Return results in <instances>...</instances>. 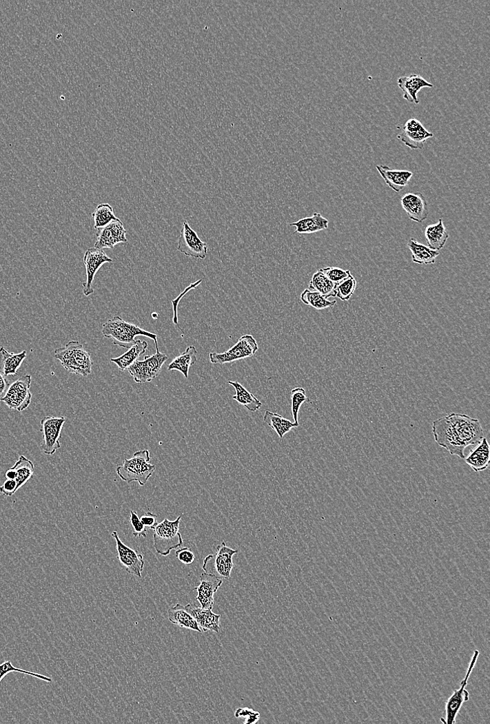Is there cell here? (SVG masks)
<instances>
[{"label":"cell","instance_id":"obj_38","mask_svg":"<svg viewBox=\"0 0 490 724\" xmlns=\"http://www.w3.org/2000/svg\"><path fill=\"white\" fill-rule=\"evenodd\" d=\"M357 287V281L352 276L336 285V297L342 301H348L354 296Z\"/></svg>","mask_w":490,"mask_h":724},{"label":"cell","instance_id":"obj_6","mask_svg":"<svg viewBox=\"0 0 490 724\" xmlns=\"http://www.w3.org/2000/svg\"><path fill=\"white\" fill-rule=\"evenodd\" d=\"M168 359L167 355L158 350L156 354L145 357L143 361H136L127 371L136 383L150 382L159 376Z\"/></svg>","mask_w":490,"mask_h":724},{"label":"cell","instance_id":"obj_9","mask_svg":"<svg viewBox=\"0 0 490 724\" xmlns=\"http://www.w3.org/2000/svg\"><path fill=\"white\" fill-rule=\"evenodd\" d=\"M258 351V345L253 336L246 335L229 350L223 353H210V361L215 364L234 362L253 357Z\"/></svg>","mask_w":490,"mask_h":724},{"label":"cell","instance_id":"obj_36","mask_svg":"<svg viewBox=\"0 0 490 724\" xmlns=\"http://www.w3.org/2000/svg\"><path fill=\"white\" fill-rule=\"evenodd\" d=\"M306 391L302 387H296L292 391V411L296 424H299V413L304 404L309 403Z\"/></svg>","mask_w":490,"mask_h":724},{"label":"cell","instance_id":"obj_21","mask_svg":"<svg viewBox=\"0 0 490 724\" xmlns=\"http://www.w3.org/2000/svg\"><path fill=\"white\" fill-rule=\"evenodd\" d=\"M464 459L466 464L476 473L487 470L490 459L489 444L487 438L484 437Z\"/></svg>","mask_w":490,"mask_h":724},{"label":"cell","instance_id":"obj_8","mask_svg":"<svg viewBox=\"0 0 490 724\" xmlns=\"http://www.w3.org/2000/svg\"><path fill=\"white\" fill-rule=\"evenodd\" d=\"M238 550L228 547L225 541L217 548L216 555H210L203 560V570L224 579H229L234 568L233 557Z\"/></svg>","mask_w":490,"mask_h":724},{"label":"cell","instance_id":"obj_14","mask_svg":"<svg viewBox=\"0 0 490 724\" xmlns=\"http://www.w3.org/2000/svg\"><path fill=\"white\" fill-rule=\"evenodd\" d=\"M112 537L116 541L117 559L120 564L127 573L142 577L145 565L143 555L125 545L121 541L117 532H113Z\"/></svg>","mask_w":490,"mask_h":724},{"label":"cell","instance_id":"obj_18","mask_svg":"<svg viewBox=\"0 0 490 724\" xmlns=\"http://www.w3.org/2000/svg\"><path fill=\"white\" fill-rule=\"evenodd\" d=\"M126 234L127 231L121 220L113 222L108 226L98 229L96 233L97 240L94 244V248L99 249L105 248L114 249L115 245L127 242Z\"/></svg>","mask_w":490,"mask_h":724},{"label":"cell","instance_id":"obj_24","mask_svg":"<svg viewBox=\"0 0 490 724\" xmlns=\"http://www.w3.org/2000/svg\"><path fill=\"white\" fill-rule=\"evenodd\" d=\"M26 358V351L14 353H10L4 347H0V373L6 377L18 375V370Z\"/></svg>","mask_w":490,"mask_h":724},{"label":"cell","instance_id":"obj_30","mask_svg":"<svg viewBox=\"0 0 490 724\" xmlns=\"http://www.w3.org/2000/svg\"><path fill=\"white\" fill-rule=\"evenodd\" d=\"M263 422L276 433L280 439H283L285 435L289 433L292 428L300 426V424L292 422L284 418L282 415L268 411H265Z\"/></svg>","mask_w":490,"mask_h":724},{"label":"cell","instance_id":"obj_17","mask_svg":"<svg viewBox=\"0 0 490 724\" xmlns=\"http://www.w3.org/2000/svg\"><path fill=\"white\" fill-rule=\"evenodd\" d=\"M401 206L409 218L422 223L429 218V211L425 196L421 192L407 193L400 200Z\"/></svg>","mask_w":490,"mask_h":724},{"label":"cell","instance_id":"obj_33","mask_svg":"<svg viewBox=\"0 0 490 724\" xmlns=\"http://www.w3.org/2000/svg\"><path fill=\"white\" fill-rule=\"evenodd\" d=\"M13 468L16 472L15 481L17 483V488L19 490L32 477L34 473V465L32 462L25 455H21L18 462L14 466Z\"/></svg>","mask_w":490,"mask_h":724},{"label":"cell","instance_id":"obj_1","mask_svg":"<svg viewBox=\"0 0 490 724\" xmlns=\"http://www.w3.org/2000/svg\"><path fill=\"white\" fill-rule=\"evenodd\" d=\"M436 443L452 455L464 459L466 448L477 444L484 437V431L476 419L452 413L433 422Z\"/></svg>","mask_w":490,"mask_h":724},{"label":"cell","instance_id":"obj_25","mask_svg":"<svg viewBox=\"0 0 490 724\" xmlns=\"http://www.w3.org/2000/svg\"><path fill=\"white\" fill-rule=\"evenodd\" d=\"M147 349L148 343L147 342L136 340L126 353L119 358L111 359L110 361L114 363L120 371H125L137 361L139 357L143 355Z\"/></svg>","mask_w":490,"mask_h":724},{"label":"cell","instance_id":"obj_44","mask_svg":"<svg viewBox=\"0 0 490 724\" xmlns=\"http://www.w3.org/2000/svg\"><path fill=\"white\" fill-rule=\"evenodd\" d=\"M158 515L151 512H147L143 516L140 518V520L146 526L147 528L154 529L158 524Z\"/></svg>","mask_w":490,"mask_h":724},{"label":"cell","instance_id":"obj_11","mask_svg":"<svg viewBox=\"0 0 490 724\" xmlns=\"http://www.w3.org/2000/svg\"><path fill=\"white\" fill-rule=\"evenodd\" d=\"M65 418L47 416L41 421L43 440L41 448L48 455H53L61 447L60 437Z\"/></svg>","mask_w":490,"mask_h":724},{"label":"cell","instance_id":"obj_5","mask_svg":"<svg viewBox=\"0 0 490 724\" xmlns=\"http://www.w3.org/2000/svg\"><path fill=\"white\" fill-rule=\"evenodd\" d=\"M183 514L175 520L165 518L153 529L154 546L158 554L167 557L174 550L183 546V540L180 533V523Z\"/></svg>","mask_w":490,"mask_h":724},{"label":"cell","instance_id":"obj_39","mask_svg":"<svg viewBox=\"0 0 490 724\" xmlns=\"http://www.w3.org/2000/svg\"><path fill=\"white\" fill-rule=\"evenodd\" d=\"M319 271L322 272L328 280L336 285L352 276L351 271H345L336 267H327Z\"/></svg>","mask_w":490,"mask_h":724},{"label":"cell","instance_id":"obj_20","mask_svg":"<svg viewBox=\"0 0 490 724\" xmlns=\"http://www.w3.org/2000/svg\"><path fill=\"white\" fill-rule=\"evenodd\" d=\"M185 608L202 631H213L217 633L220 632L221 615L214 614L212 610L203 609L195 604H188Z\"/></svg>","mask_w":490,"mask_h":724},{"label":"cell","instance_id":"obj_16","mask_svg":"<svg viewBox=\"0 0 490 724\" xmlns=\"http://www.w3.org/2000/svg\"><path fill=\"white\" fill-rule=\"evenodd\" d=\"M223 583V578L211 573L203 572L200 576V583L194 590L197 592L196 600L201 608L212 610L214 595Z\"/></svg>","mask_w":490,"mask_h":724},{"label":"cell","instance_id":"obj_28","mask_svg":"<svg viewBox=\"0 0 490 724\" xmlns=\"http://www.w3.org/2000/svg\"><path fill=\"white\" fill-rule=\"evenodd\" d=\"M169 621L183 628L201 632L202 630L196 621L187 611L185 608L180 604L170 608L168 611Z\"/></svg>","mask_w":490,"mask_h":724},{"label":"cell","instance_id":"obj_41","mask_svg":"<svg viewBox=\"0 0 490 724\" xmlns=\"http://www.w3.org/2000/svg\"><path fill=\"white\" fill-rule=\"evenodd\" d=\"M176 557L177 559L185 565H190L195 561V555L192 550L185 547L180 548L176 551Z\"/></svg>","mask_w":490,"mask_h":724},{"label":"cell","instance_id":"obj_32","mask_svg":"<svg viewBox=\"0 0 490 724\" xmlns=\"http://www.w3.org/2000/svg\"><path fill=\"white\" fill-rule=\"evenodd\" d=\"M336 285L328 280L322 272L318 271L312 277L309 289L320 293L327 299L336 297Z\"/></svg>","mask_w":490,"mask_h":724},{"label":"cell","instance_id":"obj_10","mask_svg":"<svg viewBox=\"0 0 490 724\" xmlns=\"http://www.w3.org/2000/svg\"><path fill=\"white\" fill-rule=\"evenodd\" d=\"M480 652L476 650L473 652L471 661H470L469 666L468 668L466 676L461 682L460 687L456 690L453 694L448 699L446 704V718H442L441 721L447 724H453L456 723V717L460 711L462 705L465 702L469 700V693L466 690L467 686L468 680L473 672L477 661Z\"/></svg>","mask_w":490,"mask_h":724},{"label":"cell","instance_id":"obj_13","mask_svg":"<svg viewBox=\"0 0 490 724\" xmlns=\"http://www.w3.org/2000/svg\"><path fill=\"white\" fill-rule=\"evenodd\" d=\"M177 249L187 256L205 259L208 247L190 227L188 223L185 221L178 237Z\"/></svg>","mask_w":490,"mask_h":724},{"label":"cell","instance_id":"obj_29","mask_svg":"<svg viewBox=\"0 0 490 724\" xmlns=\"http://www.w3.org/2000/svg\"><path fill=\"white\" fill-rule=\"evenodd\" d=\"M228 383L236 389V393L232 399L247 410L255 413L262 407V403L240 382L228 381Z\"/></svg>","mask_w":490,"mask_h":724},{"label":"cell","instance_id":"obj_15","mask_svg":"<svg viewBox=\"0 0 490 724\" xmlns=\"http://www.w3.org/2000/svg\"><path fill=\"white\" fill-rule=\"evenodd\" d=\"M112 262L113 259L109 257L103 249L94 247L87 249L84 256L87 280L83 284V294L86 297H89L94 293L93 283L99 271L105 263Z\"/></svg>","mask_w":490,"mask_h":724},{"label":"cell","instance_id":"obj_46","mask_svg":"<svg viewBox=\"0 0 490 724\" xmlns=\"http://www.w3.org/2000/svg\"><path fill=\"white\" fill-rule=\"evenodd\" d=\"M254 712H255V711L252 710V709L241 707V708H238L236 711L235 716L237 718H239V717H245V718H246L247 716L251 715L252 714H253Z\"/></svg>","mask_w":490,"mask_h":724},{"label":"cell","instance_id":"obj_31","mask_svg":"<svg viewBox=\"0 0 490 724\" xmlns=\"http://www.w3.org/2000/svg\"><path fill=\"white\" fill-rule=\"evenodd\" d=\"M197 351L194 347H187L186 351L176 357L168 366L169 371H180L185 378H188L190 368L197 361Z\"/></svg>","mask_w":490,"mask_h":724},{"label":"cell","instance_id":"obj_22","mask_svg":"<svg viewBox=\"0 0 490 724\" xmlns=\"http://www.w3.org/2000/svg\"><path fill=\"white\" fill-rule=\"evenodd\" d=\"M376 169L386 184L396 192L406 187L413 176L410 171L392 169L386 165H377Z\"/></svg>","mask_w":490,"mask_h":724},{"label":"cell","instance_id":"obj_37","mask_svg":"<svg viewBox=\"0 0 490 724\" xmlns=\"http://www.w3.org/2000/svg\"><path fill=\"white\" fill-rule=\"evenodd\" d=\"M13 672H17V673L28 675V676H32V677H34L35 679H37L39 680H41V681H43L47 682V683H52V679L50 677L46 676L45 675H43V674H41L34 673V672H29V671H26V670H21V669L17 668H16V667H14L13 665V664H12V663L11 661H8L4 662L2 664H0V683H1L3 680L9 674H11V673H13Z\"/></svg>","mask_w":490,"mask_h":724},{"label":"cell","instance_id":"obj_42","mask_svg":"<svg viewBox=\"0 0 490 724\" xmlns=\"http://www.w3.org/2000/svg\"><path fill=\"white\" fill-rule=\"evenodd\" d=\"M201 282H202V280H198V281L195 282L194 283H192V284H191V285H190L189 287H187V288H186V289H185V291H184L183 292H182V293H181V294L179 295V296H178V298H177L176 299H175V300H172V304H173V309H174V318H173V322H174V324H175L176 325L178 326V316H177V312H178V311H177V307H178V302H180V300H181V298H183V296H185V294H186L187 293H188V292H189L190 291H191V290L195 289H196V287H197L198 286H199V285H200V284H201Z\"/></svg>","mask_w":490,"mask_h":724},{"label":"cell","instance_id":"obj_40","mask_svg":"<svg viewBox=\"0 0 490 724\" xmlns=\"http://www.w3.org/2000/svg\"><path fill=\"white\" fill-rule=\"evenodd\" d=\"M130 521L133 528L132 535L134 537L146 539L147 537V528L140 520L136 512L134 510L130 511Z\"/></svg>","mask_w":490,"mask_h":724},{"label":"cell","instance_id":"obj_35","mask_svg":"<svg viewBox=\"0 0 490 724\" xmlns=\"http://www.w3.org/2000/svg\"><path fill=\"white\" fill-rule=\"evenodd\" d=\"M300 299L304 304L317 310L330 308L336 304V300L329 301L320 293L309 289H306L302 293Z\"/></svg>","mask_w":490,"mask_h":724},{"label":"cell","instance_id":"obj_2","mask_svg":"<svg viewBox=\"0 0 490 724\" xmlns=\"http://www.w3.org/2000/svg\"><path fill=\"white\" fill-rule=\"evenodd\" d=\"M104 338L112 339L113 344L129 349L135 342V338L143 336L153 340L156 351L159 350L157 335L143 330L138 325L127 322L120 316H114L102 325Z\"/></svg>","mask_w":490,"mask_h":724},{"label":"cell","instance_id":"obj_27","mask_svg":"<svg viewBox=\"0 0 490 724\" xmlns=\"http://www.w3.org/2000/svg\"><path fill=\"white\" fill-rule=\"evenodd\" d=\"M290 226L296 227L295 231L296 234H312L328 229L329 221L321 214L315 213L312 217L302 218L290 224Z\"/></svg>","mask_w":490,"mask_h":724},{"label":"cell","instance_id":"obj_45","mask_svg":"<svg viewBox=\"0 0 490 724\" xmlns=\"http://www.w3.org/2000/svg\"><path fill=\"white\" fill-rule=\"evenodd\" d=\"M10 383L7 377L2 373H0V402L5 397Z\"/></svg>","mask_w":490,"mask_h":724},{"label":"cell","instance_id":"obj_34","mask_svg":"<svg viewBox=\"0 0 490 724\" xmlns=\"http://www.w3.org/2000/svg\"><path fill=\"white\" fill-rule=\"evenodd\" d=\"M94 221V229L103 228L110 223L119 221L114 214L112 207L108 204L99 205L92 214Z\"/></svg>","mask_w":490,"mask_h":724},{"label":"cell","instance_id":"obj_43","mask_svg":"<svg viewBox=\"0 0 490 724\" xmlns=\"http://www.w3.org/2000/svg\"><path fill=\"white\" fill-rule=\"evenodd\" d=\"M17 491V483L15 480L12 479H8L3 485L0 487V493L6 497H12Z\"/></svg>","mask_w":490,"mask_h":724},{"label":"cell","instance_id":"obj_47","mask_svg":"<svg viewBox=\"0 0 490 724\" xmlns=\"http://www.w3.org/2000/svg\"><path fill=\"white\" fill-rule=\"evenodd\" d=\"M260 719V714L258 712H256L251 715L246 717L244 723L252 724L256 723Z\"/></svg>","mask_w":490,"mask_h":724},{"label":"cell","instance_id":"obj_23","mask_svg":"<svg viewBox=\"0 0 490 724\" xmlns=\"http://www.w3.org/2000/svg\"><path fill=\"white\" fill-rule=\"evenodd\" d=\"M407 247L411 251L412 261L418 263V265H433L440 255L438 251L432 249L429 246L420 243L415 238L409 240Z\"/></svg>","mask_w":490,"mask_h":724},{"label":"cell","instance_id":"obj_26","mask_svg":"<svg viewBox=\"0 0 490 724\" xmlns=\"http://www.w3.org/2000/svg\"><path fill=\"white\" fill-rule=\"evenodd\" d=\"M425 237L428 246L431 249L438 251L442 249L449 238L443 220L440 219L436 224L427 226L425 229Z\"/></svg>","mask_w":490,"mask_h":724},{"label":"cell","instance_id":"obj_19","mask_svg":"<svg viewBox=\"0 0 490 724\" xmlns=\"http://www.w3.org/2000/svg\"><path fill=\"white\" fill-rule=\"evenodd\" d=\"M398 85L403 93L404 99L416 105L419 103L417 95L420 91L424 88L433 87V84L416 74L399 78Z\"/></svg>","mask_w":490,"mask_h":724},{"label":"cell","instance_id":"obj_7","mask_svg":"<svg viewBox=\"0 0 490 724\" xmlns=\"http://www.w3.org/2000/svg\"><path fill=\"white\" fill-rule=\"evenodd\" d=\"M32 376H20L10 383L5 397L1 400L10 409L21 413L30 406L32 395L30 391Z\"/></svg>","mask_w":490,"mask_h":724},{"label":"cell","instance_id":"obj_4","mask_svg":"<svg viewBox=\"0 0 490 724\" xmlns=\"http://www.w3.org/2000/svg\"><path fill=\"white\" fill-rule=\"evenodd\" d=\"M54 358L69 373L85 377L92 373L91 355L78 341L69 342L64 347L56 349Z\"/></svg>","mask_w":490,"mask_h":724},{"label":"cell","instance_id":"obj_3","mask_svg":"<svg viewBox=\"0 0 490 724\" xmlns=\"http://www.w3.org/2000/svg\"><path fill=\"white\" fill-rule=\"evenodd\" d=\"M150 462L149 450L136 451L130 459H125L122 466L116 468V474L127 484L136 482L139 486H145L156 470V466Z\"/></svg>","mask_w":490,"mask_h":724},{"label":"cell","instance_id":"obj_12","mask_svg":"<svg viewBox=\"0 0 490 724\" xmlns=\"http://www.w3.org/2000/svg\"><path fill=\"white\" fill-rule=\"evenodd\" d=\"M433 136L421 121L410 118L405 123L397 138L408 148L412 150H422L426 142Z\"/></svg>","mask_w":490,"mask_h":724}]
</instances>
